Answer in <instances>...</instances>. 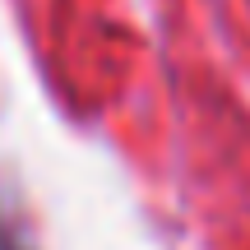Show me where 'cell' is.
Returning <instances> with one entry per match:
<instances>
[{
    "label": "cell",
    "mask_w": 250,
    "mask_h": 250,
    "mask_svg": "<svg viewBox=\"0 0 250 250\" xmlns=\"http://www.w3.org/2000/svg\"><path fill=\"white\" fill-rule=\"evenodd\" d=\"M0 250H37L33 236L23 232V223L14 213H0Z\"/></svg>",
    "instance_id": "6da1fadb"
}]
</instances>
